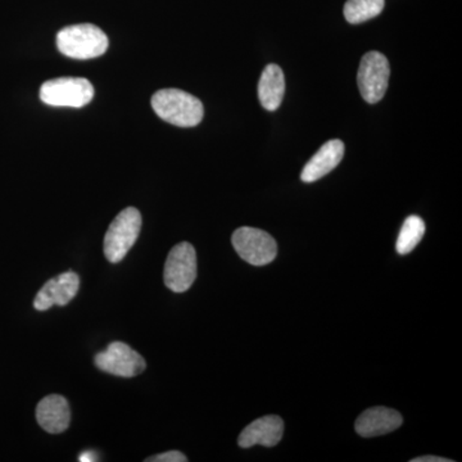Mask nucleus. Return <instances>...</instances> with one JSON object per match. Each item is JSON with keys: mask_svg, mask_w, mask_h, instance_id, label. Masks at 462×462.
Masks as SVG:
<instances>
[{"mask_svg": "<svg viewBox=\"0 0 462 462\" xmlns=\"http://www.w3.org/2000/svg\"><path fill=\"white\" fill-rule=\"evenodd\" d=\"M448 458L438 457V456H421V457L412 458L411 462H451Z\"/></svg>", "mask_w": 462, "mask_h": 462, "instance_id": "18", "label": "nucleus"}, {"mask_svg": "<svg viewBox=\"0 0 462 462\" xmlns=\"http://www.w3.org/2000/svg\"><path fill=\"white\" fill-rule=\"evenodd\" d=\"M80 279L78 273L67 272L45 282L33 300V307L38 311H47L53 306H66L78 294Z\"/></svg>", "mask_w": 462, "mask_h": 462, "instance_id": "9", "label": "nucleus"}, {"mask_svg": "<svg viewBox=\"0 0 462 462\" xmlns=\"http://www.w3.org/2000/svg\"><path fill=\"white\" fill-rule=\"evenodd\" d=\"M165 285L175 293H184L197 278V254L188 242L179 243L170 251L165 263Z\"/></svg>", "mask_w": 462, "mask_h": 462, "instance_id": "7", "label": "nucleus"}, {"mask_svg": "<svg viewBox=\"0 0 462 462\" xmlns=\"http://www.w3.org/2000/svg\"><path fill=\"white\" fill-rule=\"evenodd\" d=\"M79 461L94 462V461H98V457H97L96 452L85 451L84 454H81L80 457H79Z\"/></svg>", "mask_w": 462, "mask_h": 462, "instance_id": "19", "label": "nucleus"}, {"mask_svg": "<svg viewBox=\"0 0 462 462\" xmlns=\"http://www.w3.org/2000/svg\"><path fill=\"white\" fill-rule=\"evenodd\" d=\"M231 242L240 258L254 266L273 263L278 254L275 239L266 231L256 227H239L234 231Z\"/></svg>", "mask_w": 462, "mask_h": 462, "instance_id": "5", "label": "nucleus"}, {"mask_svg": "<svg viewBox=\"0 0 462 462\" xmlns=\"http://www.w3.org/2000/svg\"><path fill=\"white\" fill-rule=\"evenodd\" d=\"M60 53L75 60H93L108 50V38L98 26L91 23L67 26L57 33Z\"/></svg>", "mask_w": 462, "mask_h": 462, "instance_id": "2", "label": "nucleus"}, {"mask_svg": "<svg viewBox=\"0 0 462 462\" xmlns=\"http://www.w3.org/2000/svg\"><path fill=\"white\" fill-rule=\"evenodd\" d=\"M94 98V88L83 78H60L42 85L41 99L51 107L81 108Z\"/></svg>", "mask_w": 462, "mask_h": 462, "instance_id": "4", "label": "nucleus"}, {"mask_svg": "<svg viewBox=\"0 0 462 462\" xmlns=\"http://www.w3.org/2000/svg\"><path fill=\"white\" fill-rule=\"evenodd\" d=\"M391 67L387 57L379 51H369L361 60L357 83L361 97L370 105H375L388 89Z\"/></svg>", "mask_w": 462, "mask_h": 462, "instance_id": "6", "label": "nucleus"}, {"mask_svg": "<svg viewBox=\"0 0 462 462\" xmlns=\"http://www.w3.org/2000/svg\"><path fill=\"white\" fill-rule=\"evenodd\" d=\"M384 5L385 0H346L343 14L349 23L357 25L379 16Z\"/></svg>", "mask_w": 462, "mask_h": 462, "instance_id": "15", "label": "nucleus"}, {"mask_svg": "<svg viewBox=\"0 0 462 462\" xmlns=\"http://www.w3.org/2000/svg\"><path fill=\"white\" fill-rule=\"evenodd\" d=\"M284 433V422L276 415H267L257 419L240 433L239 446L249 448L256 445L273 447L281 442Z\"/></svg>", "mask_w": 462, "mask_h": 462, "instance_id": "11", "label": "nucleus"}, {"mask_svg": "<svg viewBox=\"0 0 462 462\" xmlns=\"http://www.w3.org/2000/svg\"><path fill=\"white\" fill-rule=\"evenodd\" d=\"M141 229L142 215L134 207H127L116 216L105 236V256L109 263H118L126 257Z\"/></svg>", "mask_w": 462, "mask_h": 462, "instance_id": "3", "label": "nucleus"}, {"mask_svg": "<svg viewBox=\"0 0 462 462\" xmlns=\"http://www.w3.org/2000/svg\"><path fill=\"white\" fill-rule=\"evenodd\" d=\"M94 363L102 372L121 376V378H133L139 375L147 366L144 358L138 352L134 351L132 346L123 342L111 343L105 351L96 356Z\"/></svg>", "mask_w": 462, "mask_h": 462, "instance_id": "8", "label": "nucleus"}, {"mask_svg": "<svg viewBox=\"0 0 462 462\" xmlns=\"http://www.w3.org/2000/svg\"><path fill=\"white\" fill-rule=\"evenodd\" d=\"M343 157H345V144L342 141L333 139L325 143L303 167L300 179L305 182L320 180L339 165Z\"/></svg>", "mask_w": 462, "mask_h": 462, "instance_id": "12", "label": "nucleus"}, {"mask_svg": "<svg viewBox=\"0 0 462 462\" xmlns=\"http://www.w3.org/2000/svg\"><path fill=\"white\" fill-rule=\"evenodd\" d=\"M285 93L284 72L278 65H267L258 83V98L267 111L281 107Z\"/></svg>", "mask_w": 462, "mask_h": 462, "instance_id": "14", "label": "nucleus"}, {"mask_svg": "<svg viewBox=\"0 0 462 462\" xmlns=\"http://www.w3.org/2000/svg\"><path fill=\"white\" fill-rule=\"evenodd\" d=\"M36 420L47 433L60 434L67 430L71 420V411L66 398L60 394L42 398L36 407Z\"/></svg>", "mask_w": 462, "mask_h": 462, "instance_id": "13", "label": "nucleus"}, {"mask_svg": "<svg viewBox=\"0 0 462 462\" xmlns=\"http://www.w3.org/2000/svg\"><path fill=\"white\" fill-rule=\"evenodd\" d=\"M402 422V415L396 410L388 409V407H373L358 416L355 428L361 437L373 438L397 430Z\"/></svg>", "mask_w": 462, "mask_h": 462, "instance_id": "10", "label": "nucleus"}, {"mask_svg": "<svg viewBox=\"0 0 462 462\" xmlns=\"http://www.w3.org/2000/svg\"><path fill=\"white\" fill-rule=\"evenodd\" d=\"M152 108L158 117L179 127H194L205 115L202 102L187 91L162 89L152 97Z\"/></svg>", "mask_w": 462, "mask_h": 462, "instance_id": "1", "label": "nucleus"}, {"mask_svg": "<svg viewBox=\"0 0 462 462\" xmlns=\"http://www.w3.org/2000/svg\"><path fill=\"white\" fill-rule=\"evenodd\" d=\"M148 462H185L188 458L185 457L184 454L179 451H169L165 454L153 456V457L147 458Z\"/></svg>", "mask_w": 462, "mask_h": 462, "instance_id": "17", "label": "nucleus"}, {"mask_svg": "<svg viewBox=\"0 0 462 462\" xmlns=\"http://www.w3.org/2000/svg\"><path fill=\"white\" fill-rule=\"evenodd\" d=\"M425 234V223L419 216H409L404 220L398 236L396 249L400 254H409L421 242Z\"/></svg>", "mask_w": 462, "mask_h": 462, "instance_id": "16", "label": "nucleus"}]
</instances>
